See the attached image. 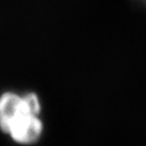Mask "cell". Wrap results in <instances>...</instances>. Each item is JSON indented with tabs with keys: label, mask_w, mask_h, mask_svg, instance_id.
Masks as SVG:
<instances>
[{
	"label": "cell",
	"mask_w": 146,
	"mask_h": 146,
	"mask_svg": "<svg viewBox=\"0 0 146 146\" xmlns=\"http://www.w3.org/2000/svg\"><path fill=\"white\" fill-rule=\"evenodd\" d=\"M40 110L37 94L5 92L0 95V129L16 143L31 145L43 132Z\"/></svg>",
	"instance_id": "1"
},
{
	"label": "cell",
	"mask_w": 146,
	"mask_h": 146,
	"mask_svg": "<svg viewBox=\"0 0 146 146\" xmlns=\"http://www.w3.org/2000/svg\"><path fill=\"white\" fill-rule=\"evenodd\" d=\"M142 1H143V2H145V3H146V0H142Z\"/></svg>",
	"instance_id": "2"
}]
</instances>
